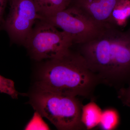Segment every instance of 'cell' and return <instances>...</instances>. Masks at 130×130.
Here are the masks:
<instances>
[{
  "label": "cell",
  "instance_id": "ba28073f",
  "mask_svg": "<svg viewBox=\"0 0 130 130\" xmlns=\"http://www.w3.org/2000/svg\"><path fill=\"white\" fill-rule=\"evenodd\" d=\"M42 19L55 14L70 6L72 0H34Z\"/></svg>",
  "mask_w": 130,
  "mask_h": 130
},
{
  "label": "cell",
  "instance_id": "277c9868",
  "mask_svg": "<svg viewBox=\"0 0 130 130\" xmlns=\"http://www.w3.org/2000/svg\"><path fill=\"white\" fill-rule=\"evenodd\" d=\"M73 44L69 35L44 20H37L24 46L35 60L52 59L63 56Z\"/></svg>",
  "mask_w": 130,
  "mask_h": 130
},
{
  "label": "cell",
  "instance_id": "9a60e30c",
  "mask_svg": "<svg viewBox=\"0 0 130 130\" xmlns=\"http://www.w3.org/2000/svg\"><path fill=\"white\" fill-rule=\"evenodd\" d=\"M129 30H130V28Z\"/></svg>",
  "mask_w": 130,
  "mask_h": 130
},
{
  "label": "cell",
  "instance_id": "4fadbf2b",
  "mask_svg": "<svg viewBox=\"0 0 130 130\" xmlns=\"http://www.w3.org/2000/svg\"><path fill=\"white\" fill-rule=\"evenodd\" d=\"M118 97L124 106L130 107V83L118 90Z\"/></svg>",
  "mask_w": 130,
  "mask_h": 130
},
{
  "label": "cell",
  "instance_id": "52a82bcc",
  "mask_svg": "<svg viewBox=\"0 0 130 130\" xmlns=\"http://www.w3.org/2000/svg\"><path fill=\"white\" fill-rule=\"evenodd\" d=\"M120 0H73V6L91 20L107 27L113 10Z\"/></svg>",
  "mask_w": 130,
  "mask_h": 130
},
{
  "label": "cell",
  "instance_id": "6da1fadb",
  "mask_svg": "<svg viewBox=\"0 0 130 130\" xmlns=\"http://www.w3.org/2000/svg\"><path fill=\"white\" fill-rule=\"evenodd\" d=\"M80 45L79 53L100 83L118 90L129 83V29L110 27L95 39Z\"/></svg>",
  "mask_w": 130,
  "mask_h": 130
},
{
  "label": "cell",
  "instance_id": "30bf717a",
  "mask_svg": "<svg viewBox=\"0 0 130 130\" xmlns=\"http://www.w3.org/2000/svg\"><path fill=\"white\" fill-rule=\"evenodd\" d=\"M130 18V0H120L113 10L109 24L112 27L124 28Z\"/></svg>",
  "mask_w": 130,
  "mask_h": 130
},
{
  "label": "cell",
  "instance_id": "3957f363",
  "mask_svg": "<svg viewBox=\"0 0 130 130\" xmlns=\"http://www.w3.org/2000/svg\"><path fill=\"white\" fill-rule=\"evenodd\" d=\"M29 103L37 113L58 129L85 128L81 120L83 105L77 97L36 88L31 95Z\"/></svg>",
  "mask_w": 130,
  "mask_h": 130
},
{
  "label": "cell",
  "instance_id": "9c48e42d",
  "mask_svg": "<svg viewBox=\"0 0 130 130\" xmlns=\"http://www.w3.org/2000/svg\"><path fill=\"white\" fill-rule=\"evenodd\" d=\"M102 113L100 107L94 102L83 106L81 120L85 128L90 129L99 125Z\"/></svg>",
  "mask_w": 130,
  "mask_h": 130
},
{
  "label": "cell",
  "instance_id": "8fae6325",
  "mask_svg": "<svg viewBox=\"0 0 130 130\" xmlns=\"http://www.w3.org/2000/svg\"><path fill=\"white\" fill-rule=\"evenodd\" d=\"M119 122V113L115 109L110 108L102 111L99 125L103 130H113L117 128Z\"/></svg>",
  "mask_w": 130,
  "mask_h": 130
},
{
  "label": "cell",
  "instance_id": "7a4b0ae2",
  "mask_svg": "<svg viewBox=\"0 0 130 130\" xmlns=\"http://www.w3.org/2000/svg\"><path fill=\"white\" fill-rule=\"evenodd\" d=\"M100 83L80 53L70 50L44 63L36 88L73 97H90Z\"/></svg>",
  "mask_w": 130,
  "mask_h": 130
},
{
  "label": "cell",
  "instance_id": "7c38bea8",
  "mask_svg": "<svg viewBox=\"0 0 130 130\" xmlns=\"http://www.w3.org/2000/svg\"><path fill=\"white\" fill-rule=\"evenodd\" d=\"M0 93L7 94L13 99H18L20 94L15 89L14 83L0 75Z\"/></svg>",
  "mask_w": 130,
  "mask_h": 130
},
{
  "label": "cell",
  "instance_id": "5b68a950",
  "mask_svg": "<svg viewBox=\"0 0 130 130\" xmlns=\"http://www.w3.org/2000/svg\"><path fill=\"white\" fill-rule=\"evenodd\" d=\"M42 19L61 29L73 44L79 45L95 39L109 28L91 20L73 5Z\"/></svg>",
  "mask_w": 130,
  "mask_h": 130
},
{
  "label": "cell",
  "instance_id": "5bb4252c",
  "mask_svg": "<svg viewBox=\"0 0 130 130\" xmlns=\"http://www.w3.org/2000/svg\"><path fill=\"white\" fill-rule=\"evenodd\" d=\"M9 1L10 0H0V23L8 3Z\"/></svg>",
  "mask_w": 130,
  "mask_h": 130
},
{
  "label": "cell",
  "instance_id": "8992f818",
  "mask_svg": "<svg viewBox=\"0 0 130 130\" xmlns=\"http://www.w3.org/2000/svg\"><path fill=\"white\" fill-rule=\"evenodd\" d=\"M5 29L13 41L24 45L37 20L42 19L34 0H10Z\"/></svg>",
  "mask_w": 130,
  "mask_h": 130
}]
</instances>
